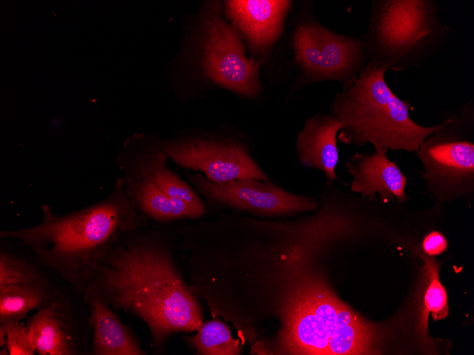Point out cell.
I'll use <instances>...</instances> for the list:
<instances>
[{
  "instance_id": "obj_1",
  "label": "cell",
  "mask_w": 474,
  "mask_h": 355,
  "mask_svg": "<svg viewBox=\"0 0 474 355\" xmlns=\"http://www.w3.org/2000/svg\"><path fill=\"white\" fill-rule=\"evenodd\" d=\"M177 247L174 225L133 230L107 253L83 291L142 320L157 351L172 334L197 332L203 324L197 295L175 261Z\"/></svg>"
},
{
  "instance_id": "obj_2",
  "label": "cell",
  "mask_w": 474,
  "mask_h": 355,
  "mask_svg": "<svg viewBox=\"0 0 474 355\" xmlns=\"http://www.w3.org/2000/svg\"><path fill=\"white\" fill-rule=\"evenodd\" d=\"M42 214L38 224L1 230L0 237L21 242L43 266L82 292L114 244L148 224L128 197L122 176L109 196L96 203L62 215L43 204Z\"/></svg>"
},
{
  "instance_id": "obj_3",
  "label": "cell",
  "mask_w": 474,
  "mask_h": 355,
  "mask_svg": "<svg viewBox=\"0 0 474 355\" xmlns=\"http://www.w3.org/2000/svg\"><path fill=\"white\" fill-rule=\"evenodd\" d=\"M386 71L368 63L353 83L335 95L331 113L344 124L338 140L357 146L370 143L379 152H417L442 123L425 127L413 121L410 103L392 91L385 78Z\"/></svg>"
},
{
  "instance_id": "obj_4",
  "label": "cell",
  "mask_w": 474,
  "mask_h": 355,
  "mask_svg": "<svg viewBox=\"0 0 474 355\" xmlns=\"http://www.w3.org/2000/svg\"><path fill=\"white\" fill-rule=\"evenodd\" d=\"M451 32L434 1L375 0L363 44L370 64L402 72L435 57Z\"/></svg>"
},
{
  "instance_id": "obj_5",
  "label": "cell",
  "mask_w": 474,
  "mask_h": 355,
  "mask_svg": "<svg viewBox=\"0 0 474 355\" xmlns=\"http://www.w3.org/2000/svg\"><path fill=\"white\" fill-rule=\"evenodd\" d=\"M297 297L288 335L294 353L348 355L373 352L374 328L321 283H309Z\"/></svg>"
},
{
  "instance_id": "obj_6",
  "label": "cell",
  "mask_w": 474,
  "mask_h": 355,
  "mask_svg": "<svg viewBox=\"0 0 474 355\" xmlns=\"http://www.w3.org/2000/svg\"><path fill=\"white\" fill-rule=\"evenodd\" d=\"M473 106L470 102L442 122L419 147V173L427 190L439 198L468 195L474 189Z\"/></svg>"
},
{
  "instance_id": "obj_7",
  "label": "cell",
  "mask_w": 474,
  "mask_h": 355,
  "mask_svg": "<svg viewBox=\"0 0 474 355\" xmlns=\"http://www.w3.org/2000/svg\"><path fill=\"white\" fill-rule=\"evenodd\" d=\"M162 150L180 167L199 173L214 183L238 179L272 181L238 138L199 129L158 140Z\"/></svg>"
},
{
  "instance_id": "obj_8",
  "label": "cell",
  "mask_w": 474,
  "mask_h": 355,
  "mask_svg": "<svg viewBox=\"0 0 474 355\" xmlns=\"http://www.w3.org/2000/svg\"><path fill=\"white\" fill-rule=\"evenodd\" d=\"M202 65L209 79L221 86L247 97L261 89L259 68L263 59L248 58L238 29L221 13L214 3L203 16Z\"/></svg>"
},
{
  "instance_id": "obj_9",
  "label": "cell",
  "mask_w": 474,
  "mask_h": 355,
  "mask_svg": "<svg viewBox=\"0 0 474 355\" xmlns=\"http://www.w3.org/2000/svg\"><path fill=\"white\" fill-rule=\"evenodd\" d=\"M296 60L311 81L353 83L369 63L363 41L331 30L315 20L299 26L293 36Z\"/></svg>"
},
{
  "instance_id": "obj_10",
  "label": "cell",
  "mask_w": 474,
  "mask_h": 355,
  "mask_svg": "<svg viewBox=\"0 0 474 355\" xmlns=\"http://www.w3.org/2000/svg\"><path fill=\"white\" fill-rule=\"evenodd\" d=\"M184 175L210 205L226 206L263 216L313 211L318 205L312 198L293 193L272 181L238 179L218 184L199 173L185 172Z\"/></svg>"
},
{
  "instance_id": "obj_11",
  "label": "cell",
  "mask_w": 474,
  "mask_h": 355,
  "mask_svg": "<svg viewBox=\"0 0 474 355\" xmlns=\"http://www.w3.org/2000/svg\"><path fill=\"white\" fill-rule=\"evenodd\" d=\"M167 161L158 139L137 134L126 141L116 162L123 177L146 181L205 213L206 205L200 196L169 167Z\"/></svg>"
},
{
  "instance_id": "obj_12",
  "label": "cell",
  "mask_w": 474,
  "mask_h": 355,
  "mask_svg": "<svg viewBox=\"0 0 474 355\" xmlns=\"http://www.w3.org/2000/svg\"><path fill=\"white\" fill-rule=\"evenodd\" d=\"M290 1H224L226 16L246 40L252 55H265L280 36Z\"/></svg>"
},
{
  "instance_id": "obj_13",
  "label": "cell",
  "mask_w": 474,
  "mask_h": 355,
  "mask_svg": "<svg viewBox=\"0 0 474 355\" xmlns=\"http://www.w3.org/2000/svg\"><path fill=\"white\" fill-rule=\"evenodd\" d=\"M346 165L353 178L351 191L360 193L363 198L378 193L384 199L396 198L400 203L408 200L405 193L407 179L397 164L387 158V152H357Z\"/></svg>"
},
{
  "instance_id": "obj_14",
  "label": "cell",
  "mask_w": 474,
  "mask_h": 355,
  "mask_svg": "<svg viewBox=\"0 0 474 355\" xmlns=\"http://www.w3.org/2000/svg\"><path fill=\"white\" fill-rule=\"evenodd\" d=\"M26 326L38 354H79L75 318L67 302L55 299L31 316Z\"/></svg>"
},
{
  "instance_id": "obj_15",
  "label": "cell",
  "mask_w": 474,
  "mask_h": 355,
  "mask_svg": "<svg viewBox=\"0 0 474 355\" xmlns=\"http://www.w3.org/2000/svg\"><path fill=\"white\" fill-rule=\"evenodd\" d=\"M344 124L334 115L318 113L307 118L297 137L300 163L323 171L328 181H340L336 174L338 162L336 135Z\"/></svg>"
},
{
  "instance_id": "obj_16",
  "label": "cell",
  "mask_w": 474,
  "mask_h": 355,
  "mask_svg": "<svg viewBox=\"0 0 474 355\" xmlns=\"http://www.w3.org/2000/svg\"><path fill=\"white\" fill-rule=\"evenodd\" d=\"M89 308L88 323L93 330L92 354L145 355L139 339L124 325L111 308L94 296L84 294Z\"/></svg>"
},
{
  "instance_id": "obj_17",
  "label": "cell",
  "mask_w": 474,
  "mask_h": 355,
  "mask_svg": "<svg viewBox=\"0 0 474 355\" xmlns=\"http://www.w3.org/2000/svg\"><path fill=\"white\" fill-rule=\"evenodd\" d=\"M126 193L138 211L158 225L197 220L204 213L143 180L123 177Z\"/></svg>"
},
{
  "instance_id": "obj_18",
  "label": "cell",
  "mask_w": 474,
  "mask_h": 355,
  "mask_svg": "<svg viewBox=\"0 0 474 355\" xmlns=\"http://www.w3.org/2000/svg\"><path fill=\"white\" fill-rule=\"evenodd\" d=\"M57 298V291L50 284L0 287V323L21 322L31 311L40 310Z\"/></svg>"
},
{
  "instance_id": "obj_19",
  "label": "cell",
  "mask_w": 474,
  "mask_h": 355,
  "mask_svg": "<svg viewBox=\"0 0 474 355\" xmlns=\"http://www.w3.org/2000/svg\"><path fill=\"white\" fill-rule=\"evenodd\" d=\"M423 272L425 280V292L418 324V332L423 340L428 339V317L431 313L433 319L443 320L448 315L447 293L440 282L439 271L440 263L434 258L422 256Z\"/></svg>"
},
{
  "instance_id": "obj_20",
  "label": "cell",
  "mask_w": 474,
  "mask_h": 355,
  "mask_svg": "<svg viewBox=\"0 0 474 355\" xmlns=\"http://www.w3.org/2000/svg\"><path fill=\"white\" fill-rule=\"evenodd\" d=\"M184 341L202 355H238L243 348L232 337L229 327L218 320L203 323L195 334L185 337Z\"/></svg>"
},
{
  "instance_id": "obj_21",
  "label": "cell",
  "mask_w": 474,
  "mask_h": 355,
  "mask_svg": "<svg viewBox=\"0 0 474 355\" xmlns=\"http://www.w3.org/2000/svg\"><path fill=\"white\" fill-rule=\"evenodd\" d=\"M27 284L49 285V283L43 274L26 259L1 250L0 287Z\"/></svg>"
},
{
  "instance_id": "obj_22",
  "label": "cell",
  "mask_w": 474,
  "mask_h": 355,
  "mask_svg": "<svg viewBox=\"0 0 474 355\" xmlns=\"http://www.w3.org/2000/svg\"><path fill=\"white\" fill-rule=\"evenodd\" d=\"M3 324L5 325L6 346L9 355H35L36 351L26 325L18 321H9Z\"/></svg>"
},
{
  "instance_id": "obj_23",
  "label": "cell",
  "mask_w": 474,
  "mask_h": 355,
  "mask_svg": "<svg viewBox=\"0 0 474 355\" xmlns=\"http://www.w3.org/2000/svg\"><path fill=\"white\" fill-rule=\"evenodd\" d=\"M421 248L427 256L435 257L441 254L448 249V241L443 233L433 230L424 236Z\"/></svg>"
},
{
  "instance_id": "obj_24",
  "label": "cell",
  "mask_w": 474,
  "mask_h": 355,
  "mask_svg": "<svg viewBox=\"0 0 474 355\" xmlns=\"http://www.w3.org/2000/svg\"><path fill=\"white\" fill-rule=\"evenodd\" d=\"M6 346V332L5 325L0 323V347Z\"/></svg>"
},
{
  "instance_id": "obj_25",
  "label": "cell",
  "mask_w": 474,
  "mask_h": 355,
  "mask_svg": "<svg viewBox=\"0 0 474 355\" xmlns=\"http://www.w3.org/2000/svg\"><path fill=\"white\" fill-rule=\"evenodd\" d=\"M0 354L1 355H7L9 354V349L6 346L0 347Z\"/></svg>"
}]
</instances>
